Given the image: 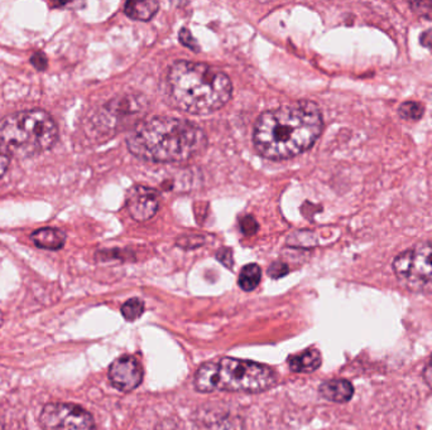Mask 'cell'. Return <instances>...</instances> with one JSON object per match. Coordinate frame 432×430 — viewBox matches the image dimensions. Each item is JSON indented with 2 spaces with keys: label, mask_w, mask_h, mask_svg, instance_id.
I'll use <instances>...</instances> for the list:
<instances>
[{
  "label": "cell",
  "mask_w": 432,
  "mask_h": 430,
  "mask_svg": "<svg viewBox=\"0 0 432 430\" xmlns=\"http://www.w3.org/2000/svg\"><path fill=\"white\" fill-rule=\"evenodd\" d=\"M323 125L321 111L312 101L270 110L255 123L254 147L267 159H289L311 148Z\"/></svg>",
  "instance_id": "6da1fadb"
},
{
  "label": "cell",
  "mask_w": 432,
  "mask_h": 430,
  "mask_svg": "<svg viewBox=\"0 0 432 430\" xmlns=\"http://www.w3.org/2000/svg\"><path fill=\"white\" fill-rule=\"evenodd\" d=\"M128 149L139 159L153 163H181L199 154L206 145L202 129L191 121L156 116L140 123L127 140Z\"/></svg>",
  "instance_id": "7a4b0ae2"
},
{
  "label": "cell",
  "mask_w": 432,
  "mask_h": 430,
  "mask_svg": "<svg viewBox=\"0 0 432 430\" xmlns=\"http://www.w3.org/2000/svg\"><path fill=\"white\" fill-rule=\"evenodd\" d=\"M167 95L175 108L192 115L210 114L231 100L229 76L210 64L179 61L167 74Z\"/></svg>",
  "instance_id": "3957f363"
},
{
  "label": "cell",
  "mask_w": 432,
  "mask_h": 430,
  "mask_svg": "<svg viewBox=\"0 0 432 430\" xmlns=\"http://www.w3.org/2000/svg\"><path fill=\"white\" fill-rule=\"evenodd\" d=\"M271 367L258 362L223 357L205 362L195 373V389L209 394L215 391L262 392L276 384Z\"/></svg>",
  "instance_id": "277c9868"
},
{
  "label": "cell",
  "mask_w": 432,
  "mask_h": 430,
  "mask_svg": "<svg viewBox=\"0 0 432 430\" xmlns=\"http://www.w3.org/2000/svg\"><path fill=\"white\" fill-rule=\"evenodd\" d=\"M0 139L13 157L28 158L51 149L58 139L52 116L43 110H26L0 121Z\"/></svg>",
  "instance_id": "5b68a950"
},
{
  "label": "cell",
  "mask_w": 432,
  "mask_h": 430,
  "mask_svg": "<svg viewBox=\"0 0 432 430\" xmlns=\"http://www.w3.org/2000/svg\"><path fill=\"white\" fill-rule=\"evenodd\" d=\"M393 270L407 287L423 288L432 284V241L419 242L397 255L393 260Z\"/></svg>",
  "instance_id": "8992f818"
},
{
  "label": "cell",
  "mask_w": 432,
  "mask_h": 430,
  "mask_svg": "<svg viewBox=\"0 0 432 430\" xmlns=\"http://www.w3.org/2000/svg\"><path fill=\"white\" fill-rule=\"evenodd\" d=\"M40 424L43 430H96L90 413L66 402H53L43 407Z\"/></svg>",
  "instance_id": "52a82bcc"
},
{
  "label": "cell",
  "mask_w": 432,
  "mask_h": 430,
  "mask_svg": "<svg viewBox=\"0 0 432 430\" xmlns=\"http://www.w3.org/2000/svg\"><path fill=\"white\" fill-rule=\"evenodd\" d=\"M144 371L140 362L133 356H121L109 367V380L118 390L129 392L143 381Z\"/></svg>",
  "instance_id": "ba28073f"
},
{
  "label": "cell",
  "mask_w": 432,
  "mask_h": 430,
  "mask_svg": "<svg viewBox=\"0 0 432 430\" xmlns=\"http://www.w3.org/2000/svg\"><path fill=\"white\" fill-rule=\"evenodd\" d=\"M127 210L131 217L143 222L153 217L160 207V195L156 190L145 186H134L127 195Z\"/></svg>",
  "instance_id": "9c48e42d"
},
{
  "label": "cell",
  "mask_w": 432,
  "mask_h": 430,
  "mask_svg": "<svg viewBox=\"0 0 432 430\" xmlns=\"http://www.w3.org/2000/svg\"><path fill=\"white\" fill-rule=\"evenodd\" d=\"M319 392L328 402H346L354 395V387L348 380H328L320 385Z\"/></svg>",
  "instance_id": "30bf717a"
},
{
  "label": "cell",
  "mask_w": 432,
  "mask_h": 430,
  "mask_svg": "<svg viewBox=\"0 0 432 430\" xmlns=\"http://www.w3.org/2000/svg\"><path fill=\"white\" fill-rule=\"evenodd\" d=\"M321 353L316 349L304 351L297 355L289 356L288 366L294 373H310L321 366Z\"/></svg>",
  "instance_id": "8fae6325"
},
{
  "label": "cell",
  "mask_w": 432,
  "mask_h": 430,
  "mask_svg": "<svg viewBox=\"0 0 432 430\" xmlns=\"http://www.w3.org/2000/svg\"><path fill=\"white\" fill-rule=\"evenodd\" d=\"M31 240L33 241L35 247L45 249V250H60L66 242V234L62 230L55 227H43L35 230L31 235Z\"/></svg>",
  "instance_id": "7c38bea8"
},
{
  "label": "cell",
  "mask_w": 432,
  "mask_h": 430,
  "mask_svg": "<svg viewBox=\"0 0 432 430\" xmlns=\"http://www.w3.org/2000/svg\"><path fill=\"white\" fill-rule=\"evenodd\" d=\"M160 4L157 1H127L124 6V13L128 17L147 22L156 16Z\"/></svg>",
  "instance_id": "4fadbf2b"
},
{
  "label": "cell",
  "mask_w": 432,
  "mask_h": 430,
  "mask_svg": "<svg viewBox=\"0 0 432 430\" xmlns=\"http://www.w3.org/2000/svg\"><path fill=\"white\" fill-rule=\"evenodd\" d=\"M260 281H262V269L260 265L248 264L245 265L240 271L238 283L244 292H253L254 289L260 285Z\"/></svg>",
  "instance_id": "5bb4252c"
},
{
  "label": "cell",
  "mask_w": 432,
  "mask_h": 430,
  "mask_svg": "<svg viewBox=\"0 0 432 430\" xmlns=\"http://www.w3.org/2000/svg\"><path fill=\"white\" fill-rule=\"evenodd\" d=\"M425 108L419 101H406L398 108V115L401 119L407 121H419L423 115Z\"/></svg>",
  "instance_id": "9a60e30c"
},
{
  "label": "cell",
  "mask_w": 432,
  "mask_h": 430,
  "mask_svg": "<svg viewBox=\"0 0 432 430\" xmlns=\"http://www.w3.org/2000/svg\"><path fill=\"white\" fill-rule=\"evenodd\" d=\"M144 303L142 299L132 298L121 305V315L127 321L133 322L143 316Z\"/></svg>",
  "instance_id": "2e32d148"
},
{
  "label": "cell",
  "mask_w": 432,
  "mask_h": 430,
  "mask_svg": "<svg viewBox=\"0 0 432 430\" xmlns=\"http://www.w3.org/2000/svg\"><path fill=\"white\" fill-rule=\"evenodd\" d=\"M289 245L292 247H311L317 244V239L310 231H305V237H302V231L296 232L288 239Z\"/></svg>",
  "instance_id": "e0dca14e"
},
{
  "label": "cell",
  "mask_w": 432,
  "mask_h": 430,
  "mask_svg": "<svg viewBox=\"0 0 432 430\" xmlns=\"http://www.w3.org/2000/svg\"><path fill=\"white\" fill-rule=\"evenodd\" d=\"M12 153L9 148L6 147V144L0 139V177H3L6 174V169L9 168L11 159H12Z\"/></svg>",
  "instance_id": "ac0fdd59"
},
{
  "label": "cell",
  "mask_w": 432,
  "mask_h": 430,
  "mask_svg": "<svg viewBox=\"0 0 432 430\" xmlns=\"http://www.w3.org/2000/svg\"><path fill=\"white\" fill-rule=\"evenodd\" d=\"M179 40H181V43H182L184 46L187 47V48H190V50H192L194 52L200 51V46H199L197 40L192 37V35H191L190 29H181V30H179Z\"/></svg>",
  "instance_id": "d6986e66"
},
{
  "label": "cell",
  "mask_w": 432,
  "mask_h": 430,
  "mask_svg": "<svg viewBox=\"0 0 432 430\" xmlns=\"http://www.w3.org/2000/svg\"><path fill=\"white\" fill-rule=\"evenodd\" d=\"M411 8L414 9V12L420 14L421 17L432 21V1H415L411 3Z\"/></svg>",
  "instance_id": "ffe728a7"
},
{
  "label": "cell",
  "mask_w": 432,
  "mask_h": 430,
  "mask_svg": "<svg viewBox=\"0 0 432 430\" xmlns=\"http://www.w3.org/2000/svg\"><path fill=\"white\" fill-rule=\"evenodd\" d=\"M240 229H242L243 234L252 236L254 235V234H257V231L260 229V226H258V222H257L252 216H245V217L242 218V221H240Z\"/></svg>",
  "instance_id": "44dd1931"
},
{
  "label": "cell",
  "mask_w": 432,
  "mask_h": 430,
  "mask_svg": "<svg viewBox=\"0 0 432 430\" xmlns=\"http://www.w3.org/2000/svg\"><path fill=\"white\" fill-rule=\"evenodd\" d=\"M287 273V265L284 264V263H281V261L273 263V264L270 266V269H268V274H270V276H272L273 279H279V278L286 276Z\"/></svg>",
  "instance_id": "7402d4cb"
},
{
  "label": "cell",
  "mask_w": 432,
  "mask_h": 430,
  "mask_svg": "<svg viewBox=\"0 0 432 430\" xmlns=\"http://www.w3.org/2000/svg\"><path fill=\"white\" fill-rule=\"evenodd\" d=\"M31 64L35 66V69L43 71L47 69L48 66V60H47L46 55L42 53V52H37L35 53L32 58H31Z\"/></svg>",
  "instance_id": "603a6c76"
},
{
  "label": "cell",
  "mask_w": 432,
  "mask_h": 430,
  "mask_svg": "<svg viewBox=\"0 0 432 430\" xmlns=\"http://www.w3.org/2000/svg\"><path fill=\"white\" fill-rule=\"evenodd\" d=\"M216 259L219 260L221 264L231 268L233 266V253H231V249H220L218 254H216Z\"/></svg>",
  "instance_id": "cb8c5ba5"
},
{
  "label": "cell",
  "mask_w": 432,
  "mask_h": 430,
  "mask_svg": "<svg viewBox=\"0 0 432 430\" xmlns=\"http://www.w3.org/2000/svg\"><path fill=\"white\" fill-rule=\"evenodd\" d=\"M420 43L432 53V29H427L421 33Z\"/></svg>",
  "instance_id": "d4e9b609"
},
{
  "label": "cell",
  "mask_w": 432,
  "mask_h": 430,
  "mask_svg": "<svg viewBox=\"0 0 432 430\" xmlns=\"http://www.w3.org/2000/svg\"><path fill=\"white\" fill-rule=\"evenodd\" d=\"M423 379H425L426 384L432 389V362L426 367V370L423 371Z\"/></svg>",
  "instance_id": "484cf974"
}]
</instances>
